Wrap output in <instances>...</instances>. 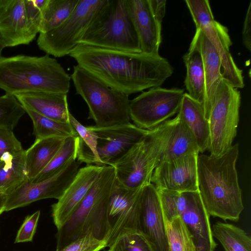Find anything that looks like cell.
<instances>
[{"instance_id":"cell-18","label":"cell","mask_w":251,"mask_h":251,"mask_svg":"<svg viewBox=\"0 0 251 251\" xmlns=\"http://www.w3.org/2000/svg\"><path fill=\"white\" fill-rule=\"evenodd\" d=\"M141 227L155 251H168L165 219L157 191L149 183L142 187Z\"/></svg>"},{"instance_id":"cell-7","label":"cell","mask_w":251,"mask_h":251,"mask_svg":"<svg viewBox=\"0 0 251 251\" xmlns=\"http://www.w3.org/2000/svg\"><path fill=\"white\" fill-rule=\"evenodd\" d=\"M76 94L89 108L88 119L99 127L130 123L128 96L108 86L78 65L74 66L71 75Z\"/></svg>"},{"instance_id":"cell-2","label":"cell","mask_w":251,"mask_h":251,"mask_svg":"<svg viewBox=\"0 0 251 251\" xmlns=\"http://www.w3.org/2000/svg\"><path fill=\"white\" fill-rule=\"evenodd\" d=\"M239 144L224 154L198 155V190L209 215L237 222L244 210L236 163Z\"/></svg>"},{"instance_id":"cell-21","label":"cell","mask_w":251,"mask_h":251,"mask_svg":"<svg viewBox=\"0 0 251 251\" xmlns=\"http://www.w3.org/2000/svg\"><path fill=\"white\" fill-rule=\"evenodd\" d=\"M192 42L196 45L202 56L205 78L202 106L207 120L217 89L223 78L221 71V58L212 43L201 29H196Z\"/></svg>"},{"instance_id":"cell-29","label":"cell","mask_w":251,"mask_h":251,"mask_svg":"<svg viewBox=\"0 0 251 251\" xmlns=\"http://www.w3.org/2000/svg\"><path fill=\"white\" fill-rule=\"evenodd\" d=\"M24 108L32 121V134L35 136V140L50 137L68 138L78 136L70 123L50 119L28 108Z\"/></svg>"},{"instance_id":"cell-32","label":"cell","mask_w":251,"mask_h":251,"mask_svg":"<svg viewBox=\"0 0 251 251\" xmlns=\"http://www.w3.org/2000/svg\"><path fill=\"white\" fill-rule=\"evenodd\" d=\"M165 224L168 251H197L192 235L180 216L170 221L165 219Z\"/></svg>"},{"instance_id":"cell-16","label":"cell","mask_w":251,"mask_h":251,"mask_svg":"<svg viewBox=\"0 0 251 251\" xmlns=\"http://www.w3.org/2000/svg\"><path fill=\"white\" fill-rule=\"evenodd\" d=\"M38 33L28 18L25 0H0V39L4 48L28 45Z\"/></svg>"},{"instance_id":"cell-10","label":"cell","mask_w":251,"mask_h":251,"mask_svg":"<svg viewBox=\"0 0 251 251\" xmlns=\"http://www.w3.org/2000/svg\"><path fill=\"white\" fill-rule=\"evenodd\" d=\"M142 187L127 188L115 180L108 206L109 232L105 240L106 247L111 248L119 238L125 235L142 233Z\"/></svg>"},{"instance_id":"cell-38","label":"cell","mask_w":251,"mask_h":251,"mask_svg":"<svg viewBox=\"0 0 251 251\" xmlns=\"http://www.w3.org/2000/svg\"><path fill=\"white\" fill-rule=\"evenodd\" d=\"M40 215V210L27 216L18 231L15 243L31 242L35 233Z\"/></svg>"},{"instance_id":"cell-36","label":"cell","mask_w":251,"mask_h":251,"mask_svg":"<svg viewBox=\"0 0 251 251\" xmlns=\"http://www.w3.org/2000/svg\"><path fill=\"white\" fill-rule=\"evenodd\" d=\"M106 247L105 240L97 239L87 234L73 241L57 251H100Z\"/></svg>"},{"instance_id":"cell-6","label":"cell","mask_w":251,"mask_h":251,"mask_svg":"<svg viewBox=\"0 0 251 251\" xmlns=\"http://www.w3.org/2000/svg\"><path fill=\"white\" fill-rule=\"evenodd\" d=\"M174 119L149 130L123 156L112 164L116 179L124 186L140 188L151 183L153 172L170 139Z\"/></svg>"},{"instance_id":"cell-3","label":"cell","mask_w":251,"mask_h":251,"mask_svg":"<svg viewBox=\"0 0 251 251\" xmlns=\"http://www.w3.org/2000/svg\"><path fill=\"white\" fill-rule=\"evenodd\" d=\"M71 76L49 54L0 57V88L15 95L28 92L67 94Z\"/></svg>"},{"instance_id":"cell-8","label":"cell","mask_w":251,"mask_h":251,"mask_svg":"<svg viewBox=\"0 0 251 251\" xmlns=\"http://www.w3.org/2000/svg\"><path fill=\"white\" fill-rule=\"evenodd\" d=\"M240 103V92L223 77L207 119L210 155H221L232 146L239 121Z\"/></svg>"},{"instance_id":"cell-5","label":"cell","mask_w":251,"mask_h":251,"mask_svg":"<svg viewBox=\"0 0 251 251\" xmlns=\"http://www.w3.org/2000/svg\"><path fill=\"white\" fill-rule=\"evenodd\" d=\"M79 44L130 52H141L127 0H106L92 20Z\"/></svg>"},{"instance_id":"cell-12","label":"cell","mask_w":251,"mask_h":251,"mask_svg":"<svg viewBox=\"0 0 251 251\" xmlns=\"http://www.w3.org/2000/svg\"><path fill=\"white\" fill-rule=\"evenodd\" d=\"M190 13L196 29L202 31L219 54L223 69V77L232 87L243 88L245 85L242 71L238 68L230 53L232 42L227 28L215 20L207 3L195 5Z\"/></svg>"},{"instance_id":"cell-25","label":"cell","mask_w":251,"mask_h":251,"mask_svg":"<svg viewBox=\"0 0 251 251\" xmlns=\"http://www.w3.org/2000/svg\"><path fill=\"white\" fill-rule=\"evenodd\" d=\"M199 152L198 143L192 131L176 115L174 118L168 145L160 156L159 163Z\"/></svg>"},{"instance_id":"cell-43","label":"cell","mask_w":251,"mask_h":251,"mask_svg":"<svg viewBox=\"0 0 251 251\" xmlns=\"http://www.w3.org/2000/svg\"><path fill=\"white\" fill-rule=\"evenodd\" d=\"M105 251H112V250L111 249H109L108 250Z\"/></svg>"},{"instance_id":"cell-40","label":"cell","mask_w":251,"mask_h":251,"mask_svg":"<svg viewBox=\"0 0 251 251\" xmlns=\"http://www.w3.org/2000/svg\"><path fill=\"white\" fill-rule=\"evenodd\" d=\"M151 12L157 21L161 24L165 15L166 0H148Z\"/></svg>"},{"instance_id":"cell-9","label":"cell","mask_w":251,"mask_h":251,"mask_svg":"<svg viewBox=\"0 0 251 251\" xmlns=\"http://www.w3.org/2000/svg\"><path fill=\"white\" fill-rule=\"evenodd\" d=\"M106 0H79L68 18L57 27L40 33L37 40L41 50L55 57L70 53L79 44L86 29Z\"/></svg>"},{"instance_id":"cell-39","label":"cell","mask_w":251,"mask_h":251,"mask_svg":"<svg viewBox=\"0 0 251 251\" xmlns=\"http://www.w3.org/2000/svg\"><path fill=\"white\" fill-rule=\"evenodd\" d=\"M243 42L245 47L251 50V2H250L244 23L242 32Z\"/></svg>"},{"instance_id":"cell-33","label":"cell","mask_w":251,"mask_h":251,"mask_svg":"<svg viewBox=\"0 0 251 251\" xmlns=\"http://www.w3.org/2000/svg\"><path fill=\"white\" fill-rule=\"evenodd\" d=\"M164 219L170 221L180 216L186 207L185 192L156 189Z\"/></svg>"},{"instance_id":"cell-31","label":"cell","mask_w":251,"mask_h":251,"mask_svg":"<svg viewBox=\"0 0 251 251\" xmlns=\"http://www.w3.org/2000/svg\"><path fill=\"white\" fill-rule=\"evenodd\" d=\"M79 0H49L42 12L40 33L50 31L64 23L72 13Z\"/></svg>"},{"instance_id":"cell-17","label":"cell","mask_w":251,"mask_h":251,"mask_svg":"<svg viewBox=\"0 0 251 251\" xmlns=\"http://www.w3.org/2000/svg\"><path fill=\"white\" fill-rule=\"evenodd\" d=\"M103 167L96 165H86L79 168L62 196L52 205V216L57 229L67 221L86 196Z\"/></svg>"},{"instance_id":"cell-34","label":"cell","mask_w":251,"mask_h":251,"mask_svg":"<svg viewBox=\"0 0 251 251\" xmlns=\"http://www.w3.org/2000/svg\"><path fill=\"white\" fill-rule=\"evenodd\" d=\"M25 113L15 96L5 94L0 97V128L13 130Z\"/></svg>"},{"instance_id":"cell-20","label":"cell","mask_w":251,"mask_h":251,"mask_svg":"<svg viewBox=\"0 0 251 251\" xmlns=\"http://www.w3.org/2000/svg\"><path fill=\"white\" fill-rule=\"evenodd\" d=\"M127 5L139 40L141 52L159 55L161 24L154 18L148 0H127Z\"/></svg>"},{"instance_id":"cell-27","label":"cell","mask_w":251,"mask_h":251,"mask_svg":"<svg viewBox=\"0 0 251 251\" xmlns=\"http://www.w3.org/2000/svg\"><path fill=\"white\" fill-rule=\"evenodd\" d=\"M26 179L25 150L5 155L0 163V192L7 195Z\"/></svg>"},{"instance_id":"cell-11","label":"cell","mask_w":251,"mask_h":251,"mask_svg":"<svg viewBox=\"0 0 251 251\" xmlns=\"http://www.w3.org/2000/svg\"><path fill=\"white\" fill-rule=\"evenodd\" d=\"M184 93L183 89L161 87L143 92L130 101V119L136 126L152 130L177 113Z\"/></svg>"},{"instance_id":"cell-1","label":"cell","mask_w":251,"mask_h":251,"mask_svg":"<svg viewBox=\"0 0 251 251\" xmlns=\"http://www.w3.org/2000/svg\"><path fill=\"white\" fill-rule=\"evenodd\" d=\"M69 55L108 86L128 96L161 86L174 72L168 60L160 55L79 44Z\"/></svg>"},{"instance_id":"cell-22","label":"cell","mask_w":251,"mask_h":251,"mask_svg":"<svg viewBox=\"0 0 251 251\" xmlns=\"http://www.w3.org/2000/svg\"><path fill=\"white\" fill-rule=\"evenodd\" d=\"M14 96L25 108L47 118L70 123L67 94L28 92Z\"/></svg>"},{"instance_id":"cell-14","label":"cell","mask_w":251,"mask_h":251,"mask_svg":"<svg viewBox=\"0 0 251 251\" xmlns=\"http://www.w3.org/2000/svg\"><path fill=\"white\" fill-rule=\"evenodd\" d=\"M87 127L97 137V151L101 166H111L149 131L130 123L106 127L94 125Z\"/></svg>"},{"instance_id":"cell-19","label":"cell","mask_w":251,"mask_h":251,"mask_svg":"<svg viewBox=\"0 0 251 251\" xmlns=\"http://www.w3.org/2000/svg\"><path fill=\"white\" fill-rule=\"evenodd\" d=\"M186 207L180 217L193 239L197 251H214L217 245L214 239L210 215L198 190L185 192Z\"/></svg>"},{"instance_id":"cell-4","label":"cell","mask_w":251,"mask_h":251,"mask_svg":"<svg viewBox=\"0 0 251 251\" xmlns=\"http://www.w3.org/2000/svg\"><path fill=\"white\" fill-rule=\"evenodd\" d=\"M115 180L114 168L103 166L86 196L67 221L57 229L55 251L89 233L105 241L109 232V200Z\"/></svg>"},{"instance_id":"cell-30","label":"cell","mask_w":251,"mask_h":251,"mask_svg":"<svg viewBox=\"0 0 251 251\" xmlns=\"http://www.w3.org/2000/svg\"><path fill=\"white\" fill-rule=\"evenodd\" d=\"M78 143V136L66 138L50 163L31 182H39L50 178L76 159Z\"/></svg>"},{"instance_id":"cell-41","label":"cell","mask_w":251,"mask_h":251,"mask_svg":"<svg viewBox=\"0 0 251 251\" xmlns=\"http://www.w3.org/2000/svg\"><path fill=\"white\" fill-rule=\"evenodd\" d=\"M7 199V194L0 192V215L5 212V204Z\"/></svg>"},{"instance_id":"cell-44","label":"cell","mask_w":251,"mask_h":251,"mask_svg":"<svg viewBox=\"0 0 251 251\" xmlns=\"http://www.w3.org/2000/svg\"></svg>"},{"instance_id":"cell-28","label":"cell","mask_w":251,"mask_h":251,"mask_svg":"<svg viewBox=\"0 0 251 251\" xmlns=\"http://www.w3.org/2000/svg\"><path fill=\"white\" fill-rule=\"evenodd\" d=\"M212 234L225 251H251V238L240 227L234 225L217 222L212 227Z\"/></svg>"},{"instance_id":"cell-13","label":"cell","mask_w":251,"mask_h":251,"mask_svg":"<svg viewBox=\"0 0 251 251\" xmlns=\"http://www.w3.org/2000/svg\"><path fill=\"white\" fill-rule=\"evenodd\" d=\"M81 164L76 159L73 160L58 174L39 182H32L26 179L7 195L5 212L41 200H58L75 178Z\"/></svg>"},{"instance_id":"cell-15","label":"cell","mask_w":251,"mask_h":251,"mask_svg":"<svg viewBox=\"0 0 251 251\" xmlns=\"http://www.w3.org/2000/svg\"><path fill=\"white\" fill-rule=\"evenodd\" d=\"M198 155L191 154L160 162L153 172L150 182L156 189L181 193L197 191Z\"/></svg>"},{"instance_id":"cell-35","label":"cell","mask_w":251,"mask_h":251,"mask_svg":"<svg viewBox=\"0 0 251 251\" xmlns=\"http://www.w3.org/2000/svg\"><path fill=\"white\" fill-rule=\"evenodd\" d=\"M109 249L112 251H155L147 237L141 232L122 236Z\"/></svg>"},{"instance_id":"cell-26","label":"cell","mask_w":251,"mask_h":251,"mask_svg":"<svg viewBox=\"0 0 251 251\" xmlns=\"http://www.w3.org/2000/svg\"><path fill=\"white\" fill-rule=\"evenodd\" d=\"M183 59L186 69L184 84L187 94L202 104L205 90L203 62L199 49L193 42Z\"/></svg>"},{"instance_id":"cell-37","label":"cell","mask_w":251,"mask_h":251,"mask_svg":"<svg viewBox=\"0 0 251 251\" xmlns=\"http://www.w3.org/2000/svg\"><path fill=\"white\" fill-rule=\"evenodd\" d=\"M21 142L15 136L13 130L0 128V163L7 154H15L23 150Z\"/></svg>"},{"instance_id":"cell-23","label":"cell","mask_w":251,"mask_h":251,"mask_svg":"<svg viewBox=\"0 0 251 251\" xmlns=\"http://www.w3.org/2000/svg\"><path fill=\"white\" fill-rule=\"evenodd\" d=\"M177 115L187 125L193 134L201 153L208 150L210 132L202 104L185 93Z\"/></svg>"},{"instance_id":"cell-42","label":"cell","mask_w":251,"mask_h":251,"mask_svg":"<svg viewBox=\"0 0 251 251\" xmlns=\"http://www.w3.org/2000/svg\"><path fill=\"white\" fill-rule=\"evenodd\" d=\"M4 48L0 39V57L1 56V54L3 49Z\"/></svg>"},{"instance_id":"cell-24","label":"cell","mask_w":251,"mask_h":251,"mask_svg":"<svg viewBox=\"0 0 251 251\" xmlns=\"http://www.w3.org/2000/svg\"><path fill=\"white\" fill-rule=\"evenodd\" d=\"M66 138L50 137L35 140L25 150V174L32 181L48 165Z\"/></svg>"}]
</instances>
